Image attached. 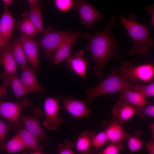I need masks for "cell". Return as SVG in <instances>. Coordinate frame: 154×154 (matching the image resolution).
Returning <instances> with one entry per match:
<instances>
[{
	"label": "cell",
	"mask_w": 154,
	"mask_h": 154,
	"mask_svg": "<svg viewBox=\"0 0 154 154\" xmlns=\"http://www.w3.org/2000/svg\"><path fill=\"white\" fill-rule=\"evenodd\" d=\"M4 6L7 7L9 6V5H11L13 2V0H3Z\"/></svg>",
	"instance_id": "40"
},
{
	"label": "cell",
	"mask_w": 154,
	"mask_h": 154,
	"mask_svg": "<svg viewBox=\"0 0 154 154\" xmlns=\"http://www.w3.org/2000/svg\"><path fill=\"white\" fill-rule=\"evenodd\" d=\"M113 9L119 16L122 25L133 40V45L129 50V54L147 55L150 48L154 45L148 26L138 22L135 15L133 12L129 14L127 19L122 17L115 8Z\"/></svg>",
	"instance_id": "2"
},
{
	"label": "cell",
	"mask_w": 154,
	"mask_h": 154,
	"mask_svg": "<svg viewBox=\"0 0 154 154\" xmlns=\"http://www.w3.org/2000/svg\"><path fill=\"white\" fill-rule=\"evenodd\" d=\"M18 133L26 148L33 151L41 152L44 146L39 144L40 139L25 127L19 126Z\"/></svg>",
	"instance_id": "21"
},
{
	"label": "cell",
	"mask_w": 154,
	"mask_h": 154,
	"mask_svg": "<svg viewBox=\"0 0 154 154\" xmlns=\"http://www.w3.org/2000/svg\"><path fill=\"white\" fill-rule=\"evenodd\" d=\"M1 78L4 86H10L17 99L29 94L23 86L20 78L16 74H10L3 72L1 75Z\"/></svg>",
	"instance_id": "18"
},
{
	"label": "cell",
	"mask_w": 154,
	"mask_h": 154,
	"mask_svg": "<svg viewBox=\"0 0 154 154\" xmlns=\"http://www.w3.org/2000/svg\"><path fill=\"white\" fill-rule=\"evenodd\" d=\"M32 114L29 116L21 114L20 118L23 123L25 128L40 139L47 141L40 124L39 118L45 117V114L40 109L33 107L31 108Z\"/></svg>",
	"instance_id": "9"
},
{
	"label": "cell",
	"mask_w": 154,
	"mask_h": 154,
	"mask_svg": "<svg viewBox=\"0 0 154 154\" xmlns=\"http://www.w3.org/2000/svg\"><path fill=\"white\" fill-rule=\"evenodd\" d=\"M60 98L47 97L44 100V108L45 119L43 125L49 130H57L58 126L63 122V120L59 114Z\"/></svg>",
	"instance_id": "8"
},
{
	"label": "cell",
	"mask_w": 154,
	"mask_h": 154,
	"mask_svg": "<svg viewBox=\"0 0 154 154\" xmlns=\"http://www.w3.org/2000/svg\"><path fill=\"white\" fill-rule=\"evenodd\" d=\"M64 108L73 117L79 118L87 117L92 111L87 107L84 101L74 98H65L62 99Z\"/></svg>",
	"instance_id": "11"
},
{
	"label": "cell",
	"mask_w": 154,
	"mask_h": 154,
	"mask_svg": "<svg viewBox=\"0 0 154 154\" xmlns=\"http://www.w3.org/2000/svg\"><path fill=\"white\" fill-rule=\"evenodd\" d=\"M129 83L122 78L118 68H115L110 74L98 86L86 90L87 104L90 105L94 99L100 96L129 88Z\"/></svg>",
	"instance_id": "4"
},
{
	"label": "cell",
	"mask_w": 154,
	"mask_h": 154,
	"mask_svg": "<svg viewBox=\"0 0 154 154\" xmlns=\"http://www.w3.org/2000/svg\"><path fill=\"white\" fill-rule=\"evenodd\" d=\"M31 106V103L27 98L23 99L20 103L0 100V115L6 119L12 126H19L21 111Z\"/></svg>",
	"instance_id": "6"
},
{
	"label": "cell",
	"mask_w": 154,
	"mask_h": 154,
	"mask_svg": "<svg viewBox=\"0 0 154 154\" xmlns=\"http://www.w3.org/2000/svg\"><path fill=\"white\" fill-rule=\"evenodd\" d=\"M29 8L34 7L38 4V1L37 0H29L28 1Z\"/></svg>",
	"instance_id": "37"
},
{
	"label": "cell",
	"mask_w": 154,
	"mask_h": 154,
	"mask_svg": "<svg viewBox=\"0 0 154 154\" xmlns=\"http://www.w3.org/2000/svg\"><path fill=\"white\" fill-rule=\"evenodd\" d=\"M117 19L112 16L105 27L102 30L92 34H90L86 48L90 52L93 58L94 70L96 76L102 78L104 69L113 57L120 58L122 56L119 52L118 46L112 33L113 27L117 25Z\"/></svg>",
	"instance_id": "1"
},
{
	"label": "cell",
	"mask_w": 154,
	"mask_h": 154,
	"mask_svg": "<svg viewBox=\"0 0 154 154\" xmlns=\"http://www.w3.org/2000/svg\"><path fill=\"white\" fill-rule=\"evenodd\" d=\"M94 134L92 131L87 130L79 135L76 144V150L82 154H91L93 151L92 141Z\"/></svg>",
	"instance_id": "22"
},
{
	"label": "cell",
	"mask_w": 154,
	"mask_h": 154,
	"mask_svg": "<svg viewBox=\"0 0 154 154\" xmlns=\"http://www.w3.org/2000/svg\"><path fill=\"white\" fill-rule=\"evenodd\" d=\"M154 140L152 139L145 144L148 154H154Z\"/></svg>",
	"instance_id": "35"
},
{
	"label": "cell",
	"mask_w": 154,
	"mask_h": 154,
	"mask_svg": "<svg viewBox=\"0 0 154 154\" xmlns=\"http://www.w3.org/2000/svg\"><path fill=\"white\" fill-rule=\"evenodd\" d=\"M22 154H27L26 153H25ZM30 154H45L42 153L41 152L36 151L34 153H31Z\"/></svg>",
	"instance_id": "41"
},
{
	"label": "cell",
	"mask_w": 154,
	"mask_h": 154,
	"mask_svg": "<svg viewBox=\"0 0 154 154\" xmlns=\"http://www.w3.org/2000/svg\"><path fill=\"white\" fill-rule=\"evenodd\" d=\"M146 11L151 15V25H154V5H149L146 8Z\"/></svg>",
	"instance_id": "36"
},
{
	"label": "cell",
	"mask_w": 154,
	"mask_h": 154,
	"mask_svg": "<svg viewBox=\"0 0 154 154\" xmlns=\"http://www.w3.org/2000/svg\"><path fill=\"white\" fill-rule=\"evenodd\" d=\"M72 8L78 12L80 21L88 28L93 27L95 23L104 18V15L100 13L95 7L85 0L75 1Z\"/></svg>",
	"instance_id": "7"
},
{
	"label": "cell",
	"mask_w": 154,
	"mask_h": 154,
	"mask_svg": "<svg viewBox=\"0 0 154 154\" xmlns=\"http://www.w3.org/2000/svg\"><path fill=\"white\" fill-rule=\"evenodd\" d=\"M83 50L79 51L72 55H70L66 58V66L70 71H73L81 78L86 77L88 65V60L83 55Z\"/></svg>",
	"instance_id": "13"
},
{
	"label": "cell",
	"mask_w": 154,
	"mask_h": 154,
	"mask_svg": "<svg viewBox=\"0 0 154 154\" xmlns=\"http://www.w3.org/2000/svg\"><path fill=\"white\" fill-rule=\"evenodd\" d=\"M22 69L23 71L20 78L28 93L38 92L43 93L44 91V88L38 83L33 67L27 65Z\"/></svg>",
	"instance_id": "12"
},
{
	"label": "cell",
	"mask_w": 154,
	"mask_h": 154,
	"mask_svg": "<svg viewBox=\"0 0 154 154\" xmlns=\"http://www.w3.org/2000/svg\"><path fill=\"white\" fill-rule=\"evenodd\" d=\"M120 100L135 107L145 106L149 101L146 97L140 93L129 88H125L120 92Z\"/></svg>",
	"instance_id": "20"
},
{
	"label": "cell",
	"mask_w": 154,
	"mask_h": 154,
	"mask_svg": "<svg viewBox=\"0 0 154 154\" xmlns=\"http://www.w3.org/2000/svg\"><path fill=\"white\" fill-rule=\"evenodd\" d=\"M3 43L1 37L0 35V48L3 46Z\"/></svg>",
	"instance_id": "42"
},
{
	"label": "cell",
	"mask_w": 154,
	"mask_h": 154,
	"mask_svg": "<svg viewBox=\"0 0 154 154\" xmlns=\"http://www.w3.org/2000/svg\"><path fill=\"white\" fill-rule=\"evenodd\" d=\"M102 124L109 143L123 141L127 133L124 130L122 125L117 121L112 118L109 120L104 121Z\"/></svg>",
	"instance_id": "15"
},
{
	"label": "cell",
	"mask_w": 154,
	"mask_h": 154,
	"mask_svg": "<svg viewBox=\"0 0 154 154\" xmlns=\"http://www.w3.org/2000/svg\"><path fill=\"white\" fill-rule=\"evenodd\" d=\"M42 12V6L38 4L34 7L29 8L28 16L30 20L36 27L38 33H43L44 31Z\"/></svg>",
	"instance_id": "25"
},
{
	"label": "cell",
	"mask_w": 154,
	"mask_h": 154,
	"mask_svg": "<svg viewBox=\"0 0 154 154\" xmlns=\"http://www.w3.org/2000/svg\"><path fill=\"white\" fill-rule=\"evenodd\" d=\"M26 148L18 132L8 142L0 143V149L6 150L8 154L20 151Z\"/></svg>",
	"instance_id": "23"
},
{
	"label": "cell",
	"mask_w": 154,
	"mask_h": 154,
	"mask_svg": "<svg viewBox=\"0 0 154 154\" xmlns=\"http://www.w3.org/2000/svg\"><path fill=\"white\" fill-rule=\"evenodd\" d=\"M8 7L4 6L0 19V35L2 40L3 46L9 41L15 27V20L10 13Z\"/></svg>",
	"instance_id": "17"
},
{
	"label": "cell",
	"mask_w": 154,
	"mask_h": 154,
	"mask_svg": "<svg viewBox=\"0 0 154 154\" xmlns=\"http://www.w3.org/2000/svg\"><path fill=\"white\" fill-rule=\"evenodd\" d=\"M19 38L29 61L31 67L37 72L40 70L38 58V44L32 38L28 37L19 31Z\"/></svg>",
	"instance_id": "10"
},
{
	"label": "cell",
	"mask_w": 154,
	"mask_h": 154,
	"mask_svg": "<svg viewBox=\"0 0 154 154\" xmlns=\"http://www.w3.org/2000/svg\"><path fill=\"white\" fill-rule=\"evenodd\" d=\"M142 133L141 130H138L131 134L127 133L125 135L123 140L126 141L128 148L131 153L138 151L142 148L144 143L140 137Z\"/></svg>",
	"instance_id": "24"
},
{
	"label": "cell",
	"mask_w": 154,
	"mask_h": 154,
	"mask_svg": "<svg viewBox=\"0 0 154 154\" xmlns=\"http://www.w3.org/2000/svg\"><path fill=\"white\" fill-rule=\"evenodd\" d=\"M80 38L74 37L69 38L65 41L58 46L53 57L51 62L56 65L60 64L70 55L71 50L75 41Z\"/></svg>",
	"instance_id": "19"
},
{
	"label": "cell",
	"mask_w": 154,
	"mask_h": 154,
	"mask_svg": "<svg viewBox=\"0 0 154 154\" xmlns=\"http://www.w3.org/2000/svg\"><path fill=\"white\" fill-rule=\"evenodd\" d=\"M109 143L107 136L104 130L93 135L92 141L93 151H95L102 148L106 144Z\"/></svg>",
	"instance_id": "29"
},
{
	"label": "cell",
	"mask_w": 154,
	"mask_h": 154,
	"mask_svg": "<svg viewBox=\"0 0 154 154\" xmlns=\"http://www.w3.org/2000/svg\"><path fill=\"white\" fill-rule=\"evenodd\" d=\"M74 1L72 0H55V5L60 11L66 12L72 7Z\"/></svg>",
	"instance_id": "33"
},
{
	"label": "cell",
	"mask_w": 154,
	"mask_h": 154,
	"mask_svg": "<svg viewBox=\"0 0 154 154\" xmlns=\"http://www.w3.org/2000/svg\"><path fill=\"white\" fill-rule=\"evenodd\" d=\"M120 71L122 78L129 83H139L140 82H149L154 76V67L151 64L134 67L131 62L126 61L122 64Z\"/></svg>",
	"instance_id": "5"
},
{
	"label": "cell",
	"mask_w": 154,
	"mask_h": 154,
	"mask_svg": "<svg viewBox=\"0 0 154 154\" xmlns=\"http://www.w3.org/2000/svg\"><path fill=\"white\" fill-rule=\"evenodd\" d=\"M148 125L151 130L152 139H154V123H148Z\"/></svg>",
	"instance_id": "38"
},
{
	"label": "cell",
	"mask_w": 154,
	"mask_h": 154,
	"mask_svg": "<svg viewBox=\"0 0 154 154\" xmlns=\"http://www.w3.org/2000/svg\"><path fill=\"white\" fill-rule=\"evenodd\" d=\"M74 144L68 140L64 141L58 145V154H75L72 149Z\"/></svg>",
	"instance_id": "32"
},
{
	"label": "cell",
	"mask_w": 154,
	"mask_h": 154,
	"mask_svg": "<svg viewBox=\"0 0 154 154\" xmlns=\"http://www.w3.org/2000/svg\"><path fill=\"white\" fill-rule=\"evenodd\" d=\"M18 26L20 30L19 31L31 38H33L38 33L36 27L28 16L19 21Z\"/></svg>",
	"instance_id": "27"
},
{
	"label": "cell",
	"mask_w": 154,
	"mask_h": 154,
	"mask_svg": "<svg viewBox=\"0 0 154 154\" xmlns=\"http://www.w3.org/2000/svg\"><path fill=\"white\" fill-rule=\"evenodd\" d=\"M12 52L17 63L22 68L27 65L28 60L19 38L13 42Z\"/></svg>",
	"instance_id": "26"
},
{
	"label": "cell",
	"mask_w": 154,
	"mask_h": 154,
	"mask_svg": "<svg viewBox=\"0 0 154 154\" xmlns=\"http://www.w3.org/2000/svg\"><path fill=\"white\" fill-rule=\"evenodd\" d=\"M124 147L123 141L115 143H110L103 149L95 154H119Z\"/></svg>",
	"instance_id": "30"
},
{
	"label": "cell",
	"mask_w": 154,
	"mask_h": 154,
	"mask_svg": "<svg viewBox=\"0 0 154 154\" xmlns=\"http://www.w3.org/2000/svg\"><path fill=\"white\" fill-rule=\"evenodd\" d=\"M7 91L6 87L0 85V97L4 96L6 94Z\"/></svg>",
	"instance_id": "39"
},
{
	"label": "cell",
	"mask_w": 154,
	"mask_h": 154,
	"mask_svg": "<svg viewBox=\"0 0 154 154\" xmlns=\"http://www.w3.org/2000/svg\"><path fill=\"white\" fill-rule=\"evenodd\" d=\"M135 114L138 116L143 117L147 116L154 117V105L148 104L143 106L135 107Z\"/></svg>",
	"instance_id": "31"
},
{
	"label": "cell",
	"mask_w": 154,
	"mask_h": 154,
	"mask_svg": "<svg viewBox=\"0 0 154 154\" xmlns=\"http://www.w3.org/2000/svg\"><path fill=\"white\" fill-rule=\"evenodd\" d=\"M13 43L9 41L0 48V64L3 66L5 73L16 74L17 63L12 52Z\"/></svg>",
	"instance_id": "14"
},
{
	"label": "cell",
	"mask_w": 154,
	"mask_h": 154,
	"mask_svg": "<svg viewBox=\"0 0 154 154\" xmlns=\"http://www.w3.org/2000/svg\"><path fill=\"white\" fill-rule=\"evenodd\" d=\"M129 88L140 93L145 97L154 96V82L147 86L139 83H130Z\"/></svg>",
	"instance_id": "28"
},
{
	"label": "cell",
	"mask_w": 154,
	"mask_h": 154,
	"mask_svg": "<svg viewBox=\"0 0 154 154\" xmlns=\"http://www.w3.org/2000/svg\"><path fill=\"white\" fill-rule=\"evenodd\" d=\"M9 128V125L0 119V143L5 142L6 135Z\"/></svg>",
	"instance_id": "34"
},
{
	"label": "cell",
	"mask_w": 154,
	"mask_h": 154,
	"mask_svg": "<svg viewBox=\"0 0 154 154\" xmlns=\"http://www.w3.org/2000/svg\"><path fill=\"white\" fill-rule=\"evenodd\" d=\"M89 34L74 31H57L50 26L44 32L43 37L39 40V43L44 51L45 58L51 61L54 52L65 40L74 37L87 39Z\"/></svg>",
	"instance_id": "3"
},
{
	"label": "cell",
	"mask_w": 154,
	"mask_h": 154,
	"mask_svg": "<svg viewBox=\"0 0 154 154\" xmlns=\"http://www.w3.org/2000/svg\"><path fill=\"white\" fill-rule=\"evenodd\" d=\"M135 107L121 100L111 110L113 118L122 125L131 118L135 113Z\"/></svg>",
	"instance_id": "16"
}]
</instances>
